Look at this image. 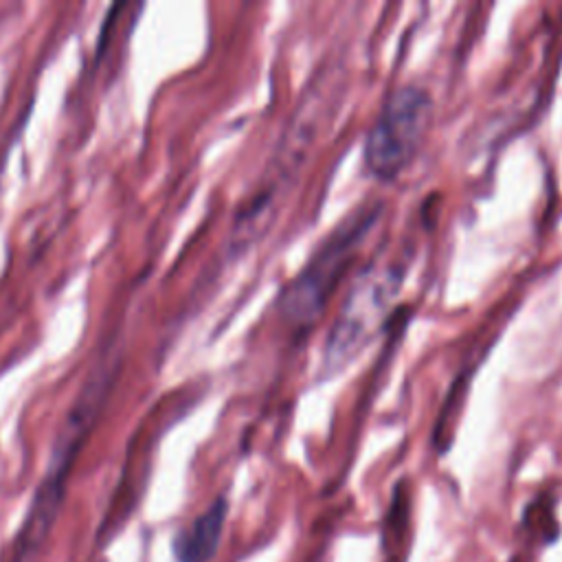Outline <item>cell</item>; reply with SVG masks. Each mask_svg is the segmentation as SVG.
Instances as JSON below:
<instances>
[{"label":"cell","instance_id":"7a4b0ae2","mask_svg":"<svg viewBox=\"0 0 562 562\" xmlns=\"http://www.w3.org/2000/svg\"><path fill=\"white\" fill-rule=\"evenodd\" d=\"M382 213L380 202L356 206L318 244L303 270L285 285L279 296L281 318L294 329H310L318 323L325 305L336 292L340 279L356 259Z\"/></svg>","mask_w":562,"mask_h":562},{"label":"cell","instance_id":"5b68a950","mask_svg":"<svg viewBox=\"0 0 562 562\" xmlns=\"http://www.w3.org/2000/svg\"><path fill=\"white\" fill-rule=\"evenodd\" d=\"M228 516L226 496H217L202 514L182 527L171 542L176 562H211L217 553Z\"/></svg>","mask_w":562,"mask_h":562},{"label":"cell","instance_id":"6da1fadb","mask_svg":"<svg viewBox=\"0 0 562 562\" xmlns=\"http://www.w3.org/2000/svg\"><path fill=\"white\" fill-rule=\"evenodd\" d=\"M116 373H119V353L114 358H110V353H105L101 358V364L90 371V378L86 380L83 389L79 391L77 400L72 402L70 411L55 437L48 468L35 490L33 503H31L26 518L18 531V538H15V544H18L15 560L18 562H22L33 551H37V547L48 536V531L55 522V516L64 503L66 481L72 470V463L103 408V402L112 389Z\"/></svg>","mask_w":562,"mask_h":562},{"label":"cell","instance_id":"3957f363","mask_svg":"<svg viewBox=\"0 0 562 562\" xmlns=\"http://www.w3.org/2000/svg\"><path fill=\"white\" fill-rule=\"evenodd\" d=\"M402 288V268L369 263L345 294L342 307L323 347V373L345 371L349 362L378 336Z\"/></svg>","mask_w":562,"mask_h":562},{"label":"cell","instance_id":"277c9868","mask_svg":"<svg viewBox=\"0 0 562 562\" xmlns=\"http://www.w3.org/2000/svg\"><path fill=\"white\" fill-rule=\"evenodd\" d=\"M432 103L426 90L402 86L384 101L364 138V167L382 180H395L419 151L430 125Z\"/></svg>","mask_w":562,"mask_h":562}]
</instances>
